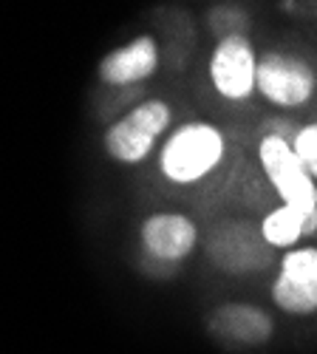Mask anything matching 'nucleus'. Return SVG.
<instances>
[{"label": "nucleus", "instance_id": "12", "mask_svg": "<svg viewBox=\"0 0 317 354\" xmlns=\"http://www.w3.org/2000/svg\"><path fill=\"white\" fill-rule=\"evenodd\" d=\"M292 147L300 156V162L306 165V170L311 173V179L317 182V122L298 125V131L292 136Z\"/></svg>", "mask_w": 317, "mask_h": 354}, {"label": "nucleus", "instance_id": "9", "mask_svg": "<svg viewBox=\"0 0 317 354\" xmlns=\"http://www.w3.org/2000/svg\"><path fill=\"white\" fill-rule=\"evenodd\" d=\"M162 66L159 40L153 35H136L133 40L111 48L99 60V80L111 88H131L151 80Z\"/></svg>", "mask_w": 317, "mask_h": 354}, {"label": "nucleus", "instance_id": "7", "mask_svg": "<svg viewBox=\"0 0 317 354\" xmlns=\"http://www.w3.org/2000/svg\"><path fill=\"white\" fill-rule=\"evenodd\" d=\"M142 255L153 267L176 270L198 247V227L190 216L176 210H162L142 221L139 227Z\"/></svg>", "mask_w": 317, "mask_h": 354}, {"label": "nucleus", "instance_id": "11", "mask_svg": "<svg viewBox=\"0 0 317 354\" xmlns=\"http://www.w3.org/2000/svg\"><path fill=\"white\" fill-rule=\"evenodd\" d=\"M258 230H261L264 241L272 250L286 252V250L300 247V241L317 235V213L306 216V213L289 207V204H278V207L264 213V218L258 221Z\"/></svg>", "mask_w": 317, "mask_h": 354}, {"label": "nucleus", "instance_id": "8", "mask_svg": "<svg viewBox=\"0 0 317 354\" xmlns=\"http://www.w3.org/2000/svg\"><path fill=\"white\" fill-rule=\"evenodd\" d=\"M272 247L264 241L261 230H249L247 224H221L210 232L207 239V255L218 263V270L244 275L264 270L269 261Z\"/></svg>", "mask_w": 317, "mask_h": 354}, {"label": "nucleus", "instance_id": "2", "mask_svg": "<svg viewBox=\"0 0 317 354\" xmlns=\"http://www.w3.org/2000/svg\"><path fill=\"white\" fill-rule=\"evenodd\" d=\"M170 125H173L170 102L145 100L105 128L102 147L117 165L133 167V165H142L153 156L156 145L167 136Z\"/></svg>", "mask_w": 317, "mask_h": 354}, {"label": "nucleus", "instance_id": "1", "mask_svg": "<svg viewBox=\"0 0 317 354\" xmlns=\"http://www.w3.org/2000/svg\"><path fill=\"white\" fill-rule=\"evenodd\" d=\"M227 156V136L218 125L193 120L170 131L159 147V173L176 187H193L221 167Z\"/></svg>", "mask_w": 317, "mask_h": 354}, {"label": "nucleus", "instance_id": "3", "mask_svg": "<svg viewBox=\"0 0 317 354\" xmlns=\"http://www.w3.org/2000/svg\"><path fill=\"white\" fill-rule=\"evenodd\" d=\"M317 94V68L303 54L269 48L258 60V97L278 111H300Z\"/></svg>", "mask_w": 317, "mask_h": 354}, {"label": "nucleus", "instance_id": "10", "mask_svg": "<svg viewBox=\"0 0 317 354\" xmlns=\"http://www.w3.org/2000/svg\"><path fill=\"white\" fill-rule=\"evenodd\" d=\"M272 317L255 304H224L213 312L210 317V332L233 346H244V348H255L264 346L272 337Z\"/></svg>", "mask_w": 317, "mask_h": 354}, {"label": "nucleus", "instance_id": "5", "mask_svg": "<svg viewBox=\"0 0 317 354\" xmlns=\"http://www.w3.org/2000/svg\"><path fill=\"white\" fill-rule=\"evenodd\" d=\"M258 54L252 37L247 32L218 37L210 60L207 74L213 82V91L227 102H247L258 94Z\"/></svg>", "mask_w": 317, "mask_h": 354}, {"label": "nucleus", "instance_id": "4", "mask_svg": "<svg viewBox=\"0 0 317 354\" xmlns=\"http://www.w3.org/2000/svg\"><path fill=\"white\" fill-rule=\"evenodd\" d=\"M258 165L280 204H289L306 216L317 213V182L295 153L292 139L264 133L258 139Z\"/></svg>", "mask_w": 317, "mask_h": 354}, {"label": "nucleus", "instance_id": "6", "mask_svg": "<svg viewBox=\"0 0 317 354\" xmlns=\"http://www.w3.org/2000/svg\"><path fill=\"white\" fill-rule=\"evenodd\" d=\"M272 304L295 317L317 312V247L300 244L286 250L278 263V275L269 286Z\"/></svg>", "mask_w": 317, "mask_h": 354}]
</instances>
